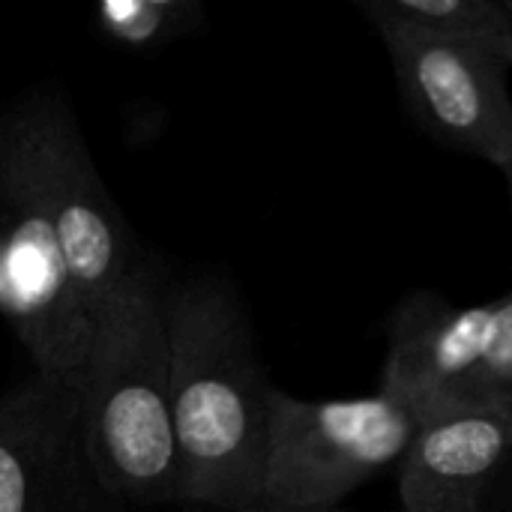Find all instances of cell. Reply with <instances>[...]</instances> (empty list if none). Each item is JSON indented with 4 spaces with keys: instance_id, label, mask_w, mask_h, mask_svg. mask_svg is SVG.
<instances>
[{
    "instance_id": "277c9868",
    "label": "cell",
    "mask_w": 512,
    "mask_h": 512,
    "mask_svg": "<svg viewBox=\"0 0 512 512\" xmlns=\"http://www.w3.org/2000/svg\"><path fill=\"white\" fill-rule=\"evenodd\" d=\"M417 426L420 417L381 390L318 402L273 390L258 504L342 510L354 489L402 462Z\"/></svg>"
},
{
    "instance_id": "8fae6325",
    "label": "cell",
    "mask_w": 512,
    "mask_h": 512,
    "mask_svg": "<svg viewBox=\"0 0 512 512\" xmlns=\"http://www.w3.org/2000/svg\"><path fill=\"white\" fill-rule=\"evenodd\" d=\"M204 27L198 0H105L93 12V30L123 51H159Z\"/></svg>"
},
{
    "instance_id": "8992f818",
    "label": "cell",
    "mask_w": 512,
    "mask_h": 512,
    "mask_svg": "<svg viewBox=\"0 0 512 512\" xmlns=\"http://www.w3.org/2000/svg\"><path fill=\"white\" fill-rule=\"evenodd\" d=\"M411 120L438 144L512 168V66L477 45L375 24Z\"/></svg>"
},
{
    "instance_id": "5bb4252c",
    "label": "cell",
    "mask_w": 512,
    "mask_h": 512,
    "mask_svg": "<svg viewBox=\"0 0 512 512\" xmlns=\"http://www.w3.org/2000/svg\"><path fill=\"white\" fill-rule=\"evenodd\" d=\"M228 512H318V510H282V507H264V504H255V507H243V510H228ZM321 512H348V510H321Z\"/></svg>"
},
{
    "instance_id": "7c38bea8",
    "label": "cell",
    "mask_w": 512,
    "mask_h": 512,
    "mask_svg": "<svg viewBox=\"0 0 512 512\" xmlns=\"http://www.w3.org/2000/svg\"><path fill=\"white\" fill-rule=\"evenodd\" d=\"M465 402L512 405V291L498 297L495 339H492V348H489V354H486V360H483Z\"/></svg>"
},
{
    "instance_id": "ba28073f",
    "label": "cell",
    "mask_w": 512,
    "mask_h": 512,
    "mask_svg": "<svg viewBox=\"0 0 512 512\" xmlns=\"http://www.w3.org/2000/svg\"><path fill=\"white\" fill-rule=\"evenodd\" d=\"M495 327L498 300L456 306L432 291L405 297L390 315L381 393L405 402L417 417L465 402Z\"/></svg>"
},
{
    "instance_id": "5b68a950",
    "label": "cell",
    "mask_w": 512,
    "mask_h": 512,
    "mask_svg": "<svg viewBox=\"0 0 512 512\" xmlns=\"http://www.w3.org/2000/svg\"><path fill=\"white\" fill-rule=\"evenodd\" d=\"M0 318L36 375L81 387L93 318L75 294L6 111H0Z\"/></svg>"
},
{
    "instance_id": "9a60e30c",
    "label": "cell",
    "mask_w": 512,
    "mask_h": 512,
    "mask_svg": "<svg viewBox=\"0 0 512 512\" xmlns=\"http://www.w3.org/2000/svg\"><path fill=\"white\" fill-rule=\"evenodd\" d=\"M504 177H507V189H510V204H512V168L510 171H504Z\"/></svg>"
},
{
    "instance_id": "6da1fadb",
    "label": "cell",
    "mask_w": 512,
    "mask_h": 512,
    "mask_svg": "<svg viewBox=\"0 0 512 512\" xmlns=\"http://www.w3.org/2000/svg\"><path fill=\"white\" fill-rule=\"evenodd\" d=\"M171 405L183 504L243 510L261 501L273 384L237 291L222 279L168 288Z\"/></svg>"
},
{
    "instance_id": "3957f363",
    "label": "cell",
    "mask_w": 512,
    "mask_h": 512,
    "mask_svg": "<svg viewBox=\"0 0 512 512\" xmlns=\"http://www.w3.org/2000/svg\"><path fill=\"white\" fill-rule=\"evenodd\" d=\"M24 150L36 195L57 234L69 279L96 321L141 273L123 213L102 183L72 102L57 87H39L3 108Z\"/></svg>"
},
{
    "instance_id": "9c48e42d",
    "label": "cell",
    "mask_w": 512,
    "mask_h": 512,
    "mask_svg": "<svg viewBox=\"0 0 512 512\" xmlns=\"http://www.w3.org/2000/svg\"><path fill=\"white\" fill-rule=\"evenodd\" d=\"M512 462V405L462 402L423 414L399 462L402 512H489Z\"/></svg>"
},
{
    "instance_id": "30bf717a",
    "label": "cell",
    "mask_w": 512,
    "mask_h": 512,
    "mask_svg": "<svg viewBox=\"0 0 512 512\" xmlns=\"http://www.w3.org/2000/svg\"><path fill=\"white\" fill-rule=\"evenodd\" d=\"M369 24H396L447 42L477 45L512 66L510 0H360Z\"/></svg>"
},
{
    "instance_id": "7a4b0ae2",
    "label": "cell",
    "mask_w": 512,
    "mask_h": 512,
    "mask_svg": "<svg viewBox=\"0 0 512 512\" xmlns=\"http://www.w3.org/2000/svg\"><path fill=\"white\" fill-rule=\"evenodd\" d=\"M165 297L144 264L96 321L78 387L90 459L126 507L183 504Z\"/></svg>"
},
{
    "instance_id": "4fadbf2b",
    "label": "cell",
    "mask_w": 512,
    "mask_h": 512,
    "mask_svg": "<svg viewBox=\"0 0 512 512\" xmlns=\"http://www.w3.org/2000/svg\"><path fill=\"white\" fill-rule=\"evenodd\" d=\"M489 512H512V474L510 468L504 471L498 489H495V498H492V507Z\"/></svg>"
},
{
    "instance_id": "2e32d148",
    "label": "cell",
    "mask_w": 512,
    "mask_h": 512,
    "mask_svg": "<svg viewBox=\"0 0 512 512\" xmlns=\"http://www.w3.org/2000/svg\"><path fill=\"white\" fill-rule=\"evenodd\" d=\"M510 9H512V0H510Z\"/></svg>"
},
{
    "instance_id": "52a82bcc",
    "label": "cell",
    "mask_w": 512,
    "mask_h": 512,
    "mask_svg": "<svg viewBox=\"0 0 512 512\" xmlns=\"http://www.w3.org/2000/svg\"><path fill=\"white\" fill-rule=\"evenodd\" d=\"M0 512H129L90 459L78 390L33 372L0 393Z\"/></svg>"
}]
</instances>
